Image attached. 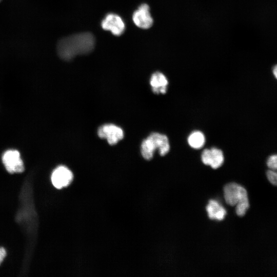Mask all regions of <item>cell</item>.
Masks as SVG:
<instances>
[{"label": "cell", "instance_id": "obj_1", "mask_svg": "<svg viewBox=\"0 0 277 277\" xmlns=\"http://www.w3.org/2000/svg\"><path fill=\"white\" fill-rule=\"evenodd\" d=\"M94 45V36L89 32H83L62 38L58 42L57 51L62 59L70 61L78 55L91 52Z\"/></svg>", "mask_w": 277, "mask_h": 277}, {"label": "cell", "instance_id": "obj_2", "mask_svg": "<svg viewBox=\"0 0 277 277\" xmlns=\"http://www.w3.org/2000/svg\"><path fill=\"white\" fill-rule=\"evenodd\" d=\"M224 196L227 204L235 206L236 214L243 216L250 207L246 189L236 183H230L224 187Z\"/></svg>", "mask_w": 277, "mask_h": 277}, {"label": "cell", "instance_id": "obj_3", "mask_svg": "<svg viewBox=\"0 0 277 277\" xmlns=\"http://www.w3.org/2000/svg\"><path fill=\"white\" fill-rule=\"evenodd\" d=\"M156 149L161 156L166 155L170 150L169 140L166 135L157 132L151 133L143 140L141 146V152L143 157L151 160Z\"/></svg>", "mask_w": 277, "mask_h": 277}, {"label": "cell", "instance_id": "obj_4", "mask_svg": "<svg viewBox=\"0 0 277 277\" xmlns=\"http://www.w3.org/2000/svg\"><path fill=\"white\" fill-rule=\"evenodd\" d=\"M2 162L7 171L10 174L22 173L25 166L20 153L16 150H8L3 154Z\"/></svg>", "mask_w": 277, "mask_h": 277}, {"label": "cell", "instance_id": "obj_5", "mask_svg": "<svg viewBox=\"0 0 277 277\" xmlns=\"http://www.w3.org/2000/svg\"><path fill=\"white\" fill-rule=\"evenodd\" d=\"M97 134L100 138L106 139L110 145H115L124 137L123 129L112 124H106L100 126Z\"/></svg>", "mask_w": 277, "mask_h": 277}, {"label": "cell", "instance_id": "obj_6", "mask_svg": "<svg viewBox=\"0 0 277 277\" xmlns=\"http://www.w3.org/2000/svg\"><path fill=\"white\" fill-rule=\"evenodd\" d=\"M73 177V173L69 169L64 166H59L53 171L51 181L54 187L62 189L68 186Z\"/></svg>", "mask_w": 277, "mask_h": 277}, {"label": "cell", "instance_id": "obj_7", "mask_svg": "<svg viewBox=\"0 0 277 277\" xmlns=\"http://www.w3.org/2000/svg\"><path fill=\"white\" fill-rule=\"evenodd\" d=\"M135 25L143 29L150 28L153 25V20L150 13L149 6L146 4L140 5L132 15Z\"/></svg>", "mask_w": 277, "mask_h": 277}, {"label": "cell", "instance_id": "obj_8", "mask_svg": "<svg viewBox=\"0 0 277 277\" xmlns=\"http://www.w3.org/2000/svg\"><path fill=\"white\" fill-rule=\"evenodd\" d=\"M102 27L116 36L122 35L125 31V25L122 18L114 13L108 14L101 23Z\"/></svg>", "mask_w": 277, "mask_h": 277}, {"label": "cell", "instance_id": "obj_9", "mask_svg": "<svg viewBox=\"0 0 277 277\" xmlns=\"http://www.w3.org/2000/svg\"><path fill=\"white\" fill-rule=\"evenodd\" d=\"M201 159L204 164L210 166L213 169H217L222 165L224 157L221 150L213 147L204 149L202 153Z\"/></svg>", "mask_w": 277, "mask_h": 277}, {"label": "cell", "instance_id": "obj_10", "mask_svg": "<svg viewBox=\"0 0 277 277\" xmlns=\"http://www.w3.org/2000/svg\"><path fill=\"white\" fill-rule=\"evenodd\" d=\"M150 84L153 93L157 94H165L167 90L168 82L164 74L157 71L151 76Z\"/></svg>", "mask_w": 277, "mask_h": 277}, {"label": "cell", "instance_id": "obj_11", "mask_svg": "<svg viewBox=\"0 0 277 277\" xmlns=\"http://www.w3.org/2000/svg\"><path fill=\"white\" fill-rule=\"evenodd\" d=\"M208 215L210 219L222 221L226 215V210L220 203L214 200H210L206 206Z\"/></svg>", "mask_w": 277, "mask_h": 277}, {"label": "cell", "instance_id": "obj_12", "mask_svg": "<svg viewBox=\"0 0 277 277\" xmlns=\"http://www.w3.org/2000/svg\"><path fill=\"white\" fill-rule=\"evenodd\" d=\"M188 142L192 148L200 149L204 145L205 137L202 132L195 131L192 132L188 136Z\"/></svg>", "mask_w": 277, "mask_h": 277}, {"label": "cell", "instance_id": "obj_13", "mask_svg": "<svg viewBox=\"0 0 277 277\" xmlns=\"http://www.w3.org/2000/svg\"><path fill=\"white\" fill-rule=\"evenodd\" d=\"M266 175L269 182L273 186L277 187V170L268 169Z\"/></svg>", "mask_w": 277, "mask_h": 277}, {"label": "cell", "instance_id": "obj_14", "mask_svg": "<svg viewBox=\"0 0 277 277\" xmlns=\"http://www.w3.org/2000/svg\"><path fill=\"white\" fill-rule=\"evenodd\" d=\"M266 165L269 169L277 170V153L272 154L267 157Z\"/></svg>", "mask_w": 277, "mask_h": 277}, {"label": "cell", "instance_id": "obj_15", "mask_svg": "<svg viewBox=\"0 0 277 277\" xmlns=\"http://www.w3.org/2000/svg\"><path fill=\"white\" fill-rule=\"evenodd\" d=\"M7 251L3 247H0V265L2 264L4 259L6 257Z\"/></svg>", "mask_w": 277, "mask_h": 277}, {"label": "cell", "instance_id": "obj_16", "mask_svg": "<svg viewBox=\"0 0 277 277\" xmlns=\"http://www.w3.org/2000/svg\"><path fill=\"white\" fill-rule=\"evenodd\" d=\"M272 72L275 78L277 80V64L273 66L272 68Z\"/></svg>", "mask_w": 277, "mask_h": 277}, {"label": "cell", "instance_id": "obj_17", "mask_svg": "<svg viewBox=\"0 0 277 277\" xmlns=\"http://www.w3.org/2000/svg\"><path fill=\"white\" fill-rule=\"evenodd\" d=\"M2 1V0H0V2Z\"/></svg>", "mask_w": 277, "mask_h": 277}]
</instances>
